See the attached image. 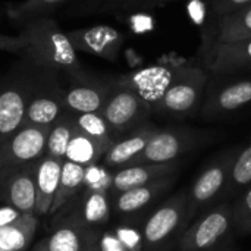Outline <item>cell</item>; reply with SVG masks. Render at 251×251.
Masks as SVG:
<instances>
[{"label": "cell", "mask_w": 251, "mask_h": 251, "mask_svg": "<svg viewBox=\"0 0 251 251\" xmlns=\"http://www.w3.org/2000/svg\"><path fill=\"white\" fill-rule=\"evenodd\" d=\"M106 150V146H103L101 143L96 141L94 138L88 137L76 128L72 140L69 141L65 160H71L82 166H90L93 163H99V160L103 159Z\"/></svg>", "instance_id": "cell-19"}, {"label": "cell", "mask_w": 251, "mask_h": 251, "mask_svg": "<svg viewBox=\"0 0 251 251\" xmlns=\"http://www.w3.org/2000/svg\"><path fill=\"white\" fill-rule=\"evenodd\" d=\"M57 75L54 71L38 68L25 124L50 126L63 113V88L59 84Z\"/></svg>", "instance_id": "cell-4"}, {"label": "cell", "mask_w": 251, "mask_h": 251, "mask_svg": "<svg viewBox=\"0 0 251 251\" xmlns=\"http://www.w3.org/2000/svg\"><path fill=\"white\" fill-rule=\"evenodd\" d=\"M116 238L119 240L121 246L125 251H140L143 246V237H140L132 228H118L115 232Z\"/></svg>", "instance_id": "cell-32"}, {"label": "cell", "mask_w": 251, "mask_h": 251, "mask_svg": "<svg viewBox=\"0 0 251 251\" xmlns=\"http://www.w3.org/2000/svg\"><path fill=\"white\" fill-rule=\"evenodd\" d=\"M62 159L44 154L35 163V190H37V206L35 215L50 213L54 194L59 187L62 174Z\"/></svg>", "instance_id": "cell-15"}, {"label": "cell", "mask_w": 251, "mask_h": 251, "mask_svg": "<svg viewBox=\"0 0 251 251\" xmlns=\"http://www.w3.org/2000/svg\"><path fill=\"white\" fill-rule=\"evenodd\" d=\"M190 219L188 191L184 190L166 200L146 221L143 228V244L149 250H154L165 244L182 225Z\"/></svg>", "instance_id": "cell-3"}, {"label": "cell", "mask_w": 251, "mask_h": 251, "mask_svg": "<svg viewBox=\"0 0 251 251\" xmlns=\"http://www.w3.org/2000/svg\"><path fill=\"white\" fill-rule=\"evenodd\" d=\"M194 81H174L169 84L166 91L162 96V103L163 106L176 113L187 112L191 109L197 100L199 96V88L197 84H193Z\"/></svg>", "instance_id": "cell-21"}, {"label": "cell", "mask_w": 251, "mask_h": 251, "mask_svg": "<svg viewBox=\"0 0 251 251\" xmlns=\"http://www.w3.org/2000/svg\"><path fill=\"white\" fill-rule=\"evenodd\" d=\"M50 126L24 124L0 141V169L35 163L46 154Z\"/></svg>", "instance_id": "cell-5"}, {"label": "cell", "mask_w": 251, "mask_h": 251, "mask_svg": "<svg viewBox=\"0 0 251 251\" xmlns=\"http://www.w3.org/2000/svg\"><path fill=\"white\" fill-rule=\"evenodd\" d=\"M71 113H72L74 121L76 124V128L79 131H82L88 137L94 138L96 141L101 143L107 149L112 146L113 131L110 129V126L106 122L101 112H91V113H74V112H71Z\"/></svg>", "instance_id": "cell-24"}, {"label": "cell", "mask_w": 251, "mask_h": 251, "mask_svg": "<svg viewBox=\"0 0 251 251\" xmlns=\"http://www.w3.org/2000/svg\"><path fill=\"white\" fill-rule=\"evenodd\" d=\"M24 213H21L18 209L12 207V206H1L0 207V228H4L10 224H13L15 221H18Z\"/></svg>", "instance_id": "cell-34"}, {"label": "cell", "mask_w": 251, "mask_h": 251, "mask_svg": "<svg viewBox=\"0 0 251 251\" xmlns=\"http://www.w3.org/2000/svg\"><path fill=\"white\" fill-rule=\"evenodd\" d=\"M112 178H113V174H110L104 165L101 166L99 163H93L90 166H85L84 188L85 191L110 193Z\"/></svg>", "instance_id": "cell-30"}, {"label": "cell", "mask_w": 251, "mask_h": 251, "mask_svg": "<svg viewBox=\"0 0 251 251\" xmlns=\"http://www.w3.org/2000/svg\"><path fill=\"white\" fill-rule=\"evenodd\" d=\"M46 241L49 251H82L85 238L82 228L69 224L56 229Z\"/></svg>", "instance_id": "cell-27"}, {"label": "cell", "mask_w": 251, "mask_h": 251, "mask_svg": "<svg viewBox=\"0 0 251 251\" xmlns=\"http://www.w3.org/2000/svg\"><path fill=\"white\" fill-rule=\"evenodd\" d=\"M35 163L0 169V199L21 213H35Z\"/></svg>", "instance_id": "cell-7"}, {"label": "cell", "mask_w": 251, "mask_h": 251, "mask_svg": "<svg viewBox=\"0 0 251 251\" xmlns=\"http://www.w3.org/2000/svg\"><path fill=\"white\" fill-rule=\"evenodd\" d=\"M24 40L21 35L18 37H12V35H6V34H0V51H9V53H15L18 56L22 57L24 54Z\"/></svg>", "instance_id": "cell-33"}, {"label": "cell", "mask_w": 251, "mask_h": 251, "mask_svg": "<svg viewBox=\"0 0 251 251\" xmlns=\"http://www.w3.org/2000/svg\"><path fill=\"white\" fill-rule=\"evenodd\" d=\"M32 251H49L47 250V241H46V240H43V241L37 243Z\"/></svg>", "instance_id": "cell-36"}, {"label": "cell", "mask_w": 251, "mask_h": 251, "mask_svg": "<svg viewBox=\"0 0 251 251\" xmlns=\"http://www.w3.org/2000/svg\"><path fill=\"white\" fill-rule=\"evenodd\" d=\"M19 35L25 44L21 59L43 69L65 74L72 81L84 78L76 50L54 19L49 16L31 19L24 24Z\"/></svg>", "instance_id": "cell-1"}, {"label": "cell", "mask_w": 251, "mask_h": 251, "mask_svg": "<svg viewBox=\"0 0 251 251\" xmlns=\"http://www.w3.org/2000/svg\"><path fill=\"white\" fill-rule=\"evenodd\" d=\"M251 101V81L238 82L225 88L219 96V106L225 110H234Z\"/></svg>", "instance_id": "cell-31"}, {"label": "cell", "mask_w": 251, "mask_h": 251, "mask_svg": "<svg viewBox=\"0 0 251 251\" xmlns=\"http://www.w3.org/2000/svg\"><path fill=\"white\" fill-rule=\"evenodd\" d=\"M146 106L147 103L132 88H121L109 94L101 115L113 132H122L140 119Z\"/></svg>", "instance_id": "cell-9"}, {"label": "cell", "mask_w": 251, "mask_h": 251, "mask_svg": "<svg viewBox=\"0 0 251 251\" xmlns=\"http://www.w3.org/2000/svg\"><path fill=\"white\" fill-rule=\"evenodd\" d=\"M244 62H251V38L219 44L213 66L225 69L235 65H241Z\"/></svg>", "instance_id": "cell-25"}, {"label": "cell", "mask_w": 251, "mask_h": 251, "mask_svg": "<svg viewBox=\"0 0 251 251\" xmlns=\"http://www.w3.org/2000/svg\"><path fill=\"white\" fill-rule=\"evenodd\" d=\"M176 169H178V165L175 162L122 166L118 172L113 174L110 194L116 196L119 193L151 184L160 178L174 175Z\"/></svg>", "instance_id": "cell-11"}, {"label": "cell", "mask_w": 251, "mask_h": 251, "mask_svg": "<svg viewBox=\"0 0 251 251\" xmlns=\"http://www.w3.org/2000/svg\"><path fill=\"white\" fill-rule=\"evenodd\" d=\"M110 218V193L100 191H85L82 207H81V222L85 226L104 225Z\"/></svg>", "instance_id": "cell-22"}, {"label": "cell", "mask_w": 251, "mask_h": 251, "mask_svg": "<svg viewBox=\"0 0 251 251\" xmlns=\"http://www.w3.org/2000/svg\"><path fill=\"white\" fill-rule=\"evenodd\" d=\"M246 38H251V7L228 16L219 31V44L235 43Z\"/></svg>", "instance_id": "cell-26"}, {"label": "cell", "mask_w": 251, "mask_h": 251, "mask_svg": "<svg viewBox=\"0 0 251 251\" xmlns=\"http://www.w3.org/2000/svg\"><path fill=\"white\" fill-rule=\"evenodd\" d=\"M38 225L35 213H24L13 224L0 228V249L6 251H25L31 244Z\"/></svg>", "instance_id": "cell-17"}, {"label": "cell", "mask_w": 251, "mask_h": 251, "mask_svg": "<svg viewBox=\"0 0 251 251\" xmlns=\"http://www.w3.org/2000/svg\"><path fill=\"white\" fill-rule=\"evenodd\" d=\"M232 206V228L238 232H251V185L237 197Z\"/></svg>", "instance_id": "cell-29"}, {"label": "cell", "mask_w": 251, "mask_h": 251, "mask_svg": "<svg viewBox=\"0 0 251 251\" xmlns=\"http://www.w3.org/2000/svg\"><path fill=\"white\" fill-rule=\"evenodd\" d=\"M229 184L234 190L247 188L251 185V144L232 159Z\"/></svg>", "instance_id": "cell-28"}, {"label": "cell", "mask_w": 251, "mask_h": 251, "mask_svg": "<svg viewBox=\"0 0 251 251\" xmlns=\"http://www.w3.org/2000/svg\"><path fill=\"white\" fill-rule=\"evenodd\" d=\"M234 4H244V3H250L251 0H229Z\"/></svg>", "instance_id": "cell-37"}, {"label": "cell", "mask_w": 251, "mask_h": 251, "mask_svg": "<svg viewBox=\"0 0 251 251\" xmlns=\"http://www.w3.org/2000/svg\"><path fill=\"white\" fill-rule=\"evenodd\" d=\"M188 10H190L191 18H193L197 24H200V22L203 21V18H204V6H203L200 1H197V0L191 1L190 6H188Z\"/></svg>", "instance_id": "cell-35"}, {"label": "cell", "mask_w": 251, "mask_h": 251, "mask_svg": "<svg viewBox=\"0 0 251 251\" xmlns=\"http://www.w3.org/2000/svg\"><path fill=\"white\" fill-rule=\"evenodd\" d=\"M75 131H76V124L74 121L72 113L69 110H63V113L57 118V121L50 125L46 154L65 160L69 141L72 140Z\"/></svg>", "instance_id": "cell-20"}, {"label": "cell", "mask_w": 251, "mask_h": 251, "mask_svg": "<svg viewBox=\"0 0 251 251\" xmlns=\"http://www.w3.org/2000/svg\"><path fill=\"white\" fill-rule=\"evenodd\" d=\"M84 174H85V166L74 163L71 160H63L60 181H59V187L53 199L50 213H56L81 188H84Z\"/></svg>", "instance_id": "cell-18"}, {"label": "cell", "mask_w": 251, "mask_h": 251, "mask_svg": "<svg viewBox=\"0 0 251 251\" xmlns=\"http://www.w3.org/2000/svg\"><path fill=\"white\" fill-rule=\"evenodd\" d=\"M187 146H188V141L184 135H179L171 131L154 132L150 137L144 150L129 165L171 163L185 151Z\"/></svg>", "instance_id": "cell-13"}, {"label": "cell", "mask_w": 251, "mask_h": 251, "mask_svg": "<svg viewBox=\"0 0 251 251\" xmlns=\"http://www.w3.org/2000/svg\"><path fill=\"white\" fill-rule=\"evenodd\" d=\"M153 134L154 132L151 129H140L124 140L113 141L103 156L104 166L106 168L128 166L144 150Z\"/></svg>", "instance_id": "cell-16"}, {"label": "cell", "mask_w": 251, "mask_h": 251, "mask_svg": "<svg viewBox=\"0 0 251 251\" xmlns=\"http://www.w3.org/2000/svg\"><path fill=\"white\" fill-rule=\"evenodd\" d=\"M176 181V175H169L165 178H160L151 184L137 187L124 193L116 194L115 199V210L119 215L129 216L135 215L146 207H149L154 200H157L162 194H165Z\"/></svg>", "instance_id": "cell-14"}, {"label": "cell", "mask_w": 251, "mask_h": 251, "mask_svg": "<svg viewBox=\"0 0 251 251\" xmlns=\"http://www.w3.org/2000/svg\"><path fill=\"white\" fill-rule=\"evenodd\" d=\"M232 159H224L207 166L188 190L190 219L203 207H207L229 182Z\"/></svg>", "instance_id": "cell-8"}, {"label": "cell", "mask_w": 251, "mask_h": 251, "mask_svg": "<svg viewBox=\"0 0 251 251\" xmlns=\"http://www.w3.org/2000/svg\"><path fill=\"white\" fill-rule=\"evenodd\" d=\"M38 66L22 59L10 74L0 78V141L25 124Z\"/></svg>", "instance_id": "cell-2"}, {"label": "cell", "mask_w": 251, "mask_h": 251, "mask_svg": "<svg viewBox=\"0 0 251 251\" xmlns=\"http://www.w3.org/2000/svg\"><path fill=\"white\" fill-rule=\"evenodd\" d=\"M66 1L68 0H24L19 3L7 4L6 13L10 19L25 24L35 18L49 16Z\"/></svg>", "instance_id": "cell-23"}, {"label": "cell", "mask_w": 251, "mask_h": 251, "mask_svg": "<svg viewBox=\"0 0 251 251\" xmlns=\"http://www.w3.org/2000/svg\"><path fill=\"white\" fill-rule=\"evenodd\" d=\"M74 49L90 54L113 59L122 44V34L107 25H96L66 32Z\"/></svg>", "instance_id": "cell-10"}, {"label": "cell", "mask_w": 251, "mask_h": 251, "mask_svg": "<svg viewBox=\"0 0 251 251\" xmlns=\"http://www.w3.org/2000/svg\"><path fill=\"white\" fill-rule=\"evenodd\" d=\"M109 94L99 84L84 81V78L75 79L68 88H63V107L74 113L101 112Z\"/></svg>", "instance_id": "cell-12"}, {"label": "cell", "mask_w": 251, "mask_h": 251, "mask_svg": "<svg viewBox=\"0 0 251 251\" xmlns=\"http://www.w3.org/2000/svg\"><path fill=\"white\" fill-rule=\"evenodd\" d=\"M232 228V206L219 204L209 209L181 237V251H207L213 249Z\"/></svg>", "instance_id": "cell-6"}, {"label": "cell", "mask_w": 251, "mask_h": 251, "mask_svg": "<svg viewBox=\"0 0 251 251\" xmlns=\"http://www.w3.org/2000/svg\"><path fill=\"white\" fill-rule=\"evenodd\" d=\"M0 251H6V250H3V249H0Z\"/></svg>", "instance_id": "cell-38"}]
</instances>
